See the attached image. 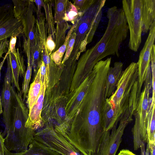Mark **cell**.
Instances as JSON below:
<instances>
[{
  "label": "cell",
  "instance_id": "obj_27",
  "mask_svg": "<svg viewBox=\"0 0 155 155\" xmlns=\"http://www.w3.org/2000/svg\"><path fill=\"white\" fill-rule=\"evenodd\" d=\"M55 11L54 16L55 23L61 22L63 21L65 14L66 0L55 1Z\"/></svg>",
  "mask_w": 155,
  "mask_h": 155
},
{
  "label": "cell",
  "instance_id": "obj_3",
  "mask_svg": "<svg viewBox=\"0 0 155 155\" xmlns=\"http://www.w3.org/2000/svg\"><path fill=\"white\" fill-rule=\"evenodd\" d=\"M137 104L130 101L121 115L118 124H115L110 130L104 131L100 138L96 154L116 155L121 142L124 132L128 124L133 120Z\"/></svg>",
  "mask_w": 155,
  "mask_h": 155
},
{
  "label": "cell",
  "instance_id": "obj_1",
  "mask_svg": "<svg viewBox=\"0 0 155 155\" xmlns=\"http://www.w3.org/2000/svg\"><path fill=\"white\" fill-rule=\"evenodd\" d=\"M111 59L101 60L95 65L96 74L82 102V116L73 120L75 130L81 139L87 141L99 140L104 131L101 114L104 99L106 79Z\"/></svg>",
  "mask_w": 155,
  "mask_h": 155
},
{
  "label": "cell",
  "instance_id": "obj_15",
  "mask_svg": "<svg viewBox=\"0 0 155 155\" xmlns=\"http://www.w3.org/2000/svg\"><path fill=\"white\" fill-rule=\"evenodd\" d=\"M28 149L19 153H12L5 148V155H62L49 147L33 140Z\"/></svg>",
  "mask_w": 155,
  "mask_h": 155
},
{
  "label": "cell",
  "instance_id": "obj_23",
  "mask_svg": "<svg viewBox=\"0 0 155 155\" xmlns=\"http://www.w3.org/2000/svg\"><path fill=\"white\" fill-rule=\"evenodd\" d=\"M78 22V21L73 25L68 31L63 44L57 51L52 52L50 55V58L51 60L58 65H60L61 63L63 55L66 49L68 41L73 31L77 26Z\"/></svg>",
  "mask_w": 155,
  "mask_h": 155
},
{
  "label": "cell",
  "instance_id": "obj_9",
  "mask_svg": "<svg viewBox=\"0 0 155 155\" xmlns=\"http://www.w3.org/2000/svg\"><path fill=\"white\" fill-rule=\"evenodd\" d=\"M36 9L32 0L25 5L22 9L14 15L15 17L20 19L23 27V35L27 39L29 45L31 59L34 49L35 35L36 18L34 14Z\"/></svg>",
  "mask_w": 155,
  "mask_h": 155
},
{
  "label": "cell",
  "instance_id": "obj_14",
  "mask_svg": "<svg viewBox=\"0 0 155 155\" xmlns=\"http://www.w3.org/2000/svg\"><path fill=\"white\" fill-rule=\"evenodd\" d=\"M123 67L122 63L116 62L112 67H110L105 85L104 96L105 100L110 97L115 91L123 71Z\"/></svg>",
  "mask_w": 155,
  "mask_h": 155
},
{
  "label": "cell",
  "instance_id": "obj_16",
  "mask_svg": "<svg viewBox=\"0 0 155 155\" xmlns=\"http://www.w3.org/2000/svg\"><path fill=\"white\" fill-rule=\"evenodd\" d=\"M142 33H147L155 21V0H142Z\"/></svg>",
  "mask_w": 155,
  "mask_h": 155
},
{
  "label": "cell",
  "instance_id": "obj_8",
  "mask_svg": "<svg viewBox=\"0 0 155 155\" xmlns=\"http://www.w3.org/2000/svg\"><path fill=\"white\" fill-rule=\"evenodd\" d=\"M155 38V21L151 25L148 36L143 47L140 52L138 66V90L137 95L140 97L143 84L144 82L147 73L150 68V54L153 46L154 45Z\"/></svg>",
  "mask_w": 155,
  "mask_h": 155
},
{
  "label": "cell",
  "instance_id": "obj_34",
  "mask_svg": "<svg viewBox=\"0 0 155 155\" xmlns=\"http://www.w3.org/2000/svg\"><path fill=\"white\" fill-rule=\"evenodd\" d=\"M9 42L7 39L0 41V59L2 57L4 53L7 52L9 46Z\"/></svg>",
  "mask_w": 155,
  "mask_h": 155
},
{
  "label": "cell",
  "instance_id": "obj_38",
  "mask_svg": "<svg viewBox=\"0 0 155 155\" xmlns=\"http://www.w3.org/2000/svg\"><path fill=\"white\" fill-rule=\"evenodd\" d=\"M117 155H136L127 149H123L120 150Z\"/></svg>",
  "mask_w": 155,
  "mask_h": 155
},
{
  "label": "cell",
  "instance_id": "obj_5",
  "mask_svg": "<svg viewBox=\"0 0 155 155\" xmlns=\"http://www.w3.org/2000/svg\"><path fill=\"white\" fill-rule=\"evenodd\" d=\"M122 4L130 32L128 47L136 52L141 42L142 0H123Z\"/></svg>",
  "mask_w": 155,
  "mask_h": 155
},
{
  "label": "cell",
  "instance_id": "obj_7",
  "mask_svg": "<svg viewBox=\"0 0 155 155\" xmlns=\"http://www.w3.org/2000/svg\"><path fill=\"white\" fill-rule=\"evenodd\" d=\"M23 34L22 21L14 16L13 5L8 4L0 6V41Z\"/></svg>",
  "mask_w": 155,
  "mask_h": 155
},
{
  "label": "cell",
  "instance_id": "obj_21",
  "mask_svg": "<svg viewBox=\"0 0 155 155\" xmlns=\"http://www.w3.org/2000/svg\"><path fill=\"white\" fill-rule=\"evenodd\" d=\"M43 46L39 37L37 29L36 26L35 35L34 49L31 63L34 69V73H37L40 66L41 60V53Z\"/></svg>",
  "mask_w": 155,
  "mask_h": 155
},
{
  "label": "cell",
  "instance_id": "obj_12",
  "mask_svg": "<svg viewBox=\"0 0 155 155\" xmlns=\"http://www.w3.org/2000/svg\"><path fill=\"white\" fill-rule=\"evenodd\" d=\"M9 52L6 59L7 66L11 71L12 83L18 91L21 92L19 78V76L24 77L26 72L24 57L18 48L15 49L12 52Z\"/></svg>",
  "mask_w": 155,
  "mask_h": 155
},
{
  "label": "cell",
  "instance_id": "obj_10",
  "mask_svg": "<svg viewBox=\"0 0 155 155\" xmlns=\"http://www.w3.org/2000/svg\"><path fill=\"white\" fill-rule=\"evenodd\" d=\"M144 83V88L141 92L134 116L135 123L138 129L141 133L146 134L147 133V117L150 103V91L152 87L150 71L147 72Z\"/></svg>",
  "mask_w": 155,
  "mask_h": 155
},
{
  "label": "cell",
  "instance_id": "obj_2",
  "mask_svg": "<svg viewBox=\"0 0 155 155\" xmlns=\"http://www.w3.org/2000/svg\"><path fill=\"white\" fill-rule=\"evenodd\" d=\"M12 107L11 120L7 131L2 134L5 145L10 151L16 153L27 150L34 140L35 130L25 127L29 111L24 103L21 92L17 91L12 84Z\"/></svg>",
  "mask_w": 155,
  "mask_h": 155
},
{
  "label": "cell",
  "instance_id": "obj_20",
  "mask_svg": "<svg viewBox=\"0 0 155 155\" xmlns=\"http://www.w3.org/2000/svg\"><path fill=\"white\" fill-rule=\"evenodd\" d=\"M41 86L39 70L38 69L34 81L30 85L27 96V103L29 110L37 100L40 92Z\"/></svg>",
  "mask_w": 155,
  "mask_h": 155
},
{
  "label": "cell",
  "instance_id": "obj_37",
  "mask_svg": "<svg viewBox=\"0 0 155 155\" xmlns=\"http://www.w3.org/2000/svg\"><path fill=\"white\" fill-rule=\"evenodd\" d=\"M9 52L8 51L7 52H6L5 56L3 58V60L2 61V62L0 63V75H1V71L2 69V66L3 65V64L6 59L7 56ZM3 112V109L2 107V104L1 103V98L0 96V115Z\"/></svg>",
  "mask_w": 155,
  "mask_h": 155
},
{
  "label": "cell",
  "instance_id": "obj_4",
  "mask_svg": "<svg viewBox=\"0 0 155 155\" xmlns=\"http://www.w3.org/2000/svg\"><path fill=\"white\" fill-rule=\"evenodd\" d=\"M138 77L137 64L131 62L123 71L114 93L105 100L120 115L122 114L128 105L131 91Z\"/></svg>",
  "mask_w": 155,
  "mask_h": 155
},
{
  "label": "cell",
  "instance_id": "obj_18",
  "mask_svg": "<svg viewBox=\"0 0 155 155\" xmlns=\"http://www.w3.org/2000/svg\"><path fill=\"white\" fill-rule=\"evenodd\" d=\"M23 47L28 60L27 69L24 77L21 91V93L24 101L28 96L29 90V84L31 75L32 67L31 63L29 43L27 39L25 38H23Z\"/></svg>",
  "mask_w": 155,
  "mask_h": 155
},
{
  "label": "cell",
  "instance_id": "obj_33",
  "mask_svg": "<svg viewBox=\"0 0 155 155\" xmlns=\"http://www.w3.org/2000/svg\"><path fill=\"white\" fill-rule=\"evenodd\" d=\"M46 46L48 53L50 55L55 47V41L53 40L51 36L48 35L46 41Z\"/></svg>",
  "mask_w": 155,
  "mask_h": 155
},
{
  "label": "cell",
  "instance_id": "obj_17",
  "mask_svg": "<svg viewBox=\"0 0 155 155\" xmlns=\"http://www.w3.org/2000/svg\"><path fill=\"white\" fill-rule=\"evenodd\" d=\"M120 118L110 104L105 100L102 108L101 122L104 131L110 130L115 124H118Z\"/></svg>",
  "mask_w": 155,
  "mask_h": 155
},
{
  "label": "cell",
  "instance_id": "obj_41",
  "mask_svg": "<svg viewBox=\"0 0 155 155\" xmlns=\"http://www.w3.org/2000/svg\"><path fill=\"white\" fill-rule=\"evenodd\" d=\"M145 143L142 141L140 146L141 155H145Z\"/></svg>",
  "mask_w": 155,
  "mask_h": 155
},
{
  "label": "cell",
  "instance_id": "obj_28",
  "mask_svg": "<svg viewBox=\"0 0 155 155\" xmlns=\"http://www.w3.org/2000/svg\"><path fill=\"white\" fill-rule=\"evenodd\" d=\"M150 66L151 74V84L152 88V101H155V47L154 45L152 46L150 54Z\"/></svg>",
  "mask_w": 155,
  "mask_h": 155
},
{
  "label": "cell",
  "instance_id": "obj_6",
  "mask_svg": "<svg viewBox=\"0 0 155 155\" xmlns=\"http://www.w3.org/2000/svg\"><path fill=\"white\" fill-rule=\"evenodd\" d=\"M34 140L62 155H83L51 125L36 132Z\"/></svg>",
  "mask_w": 155,
  "mask_h": 155
},
{
  "label": "cell",
  "instance_id": "obj_29",
  "mask_svg": "<svg viewBox=\"0 0 155 155\" xmlns=\"http://www.w3.org/2000/svg\"><path fill=\"white\" fill-rule=\"evenodd\" d=\"M96 0H75L74 3L78 12L83 15Z\"/></svg>",
  "mask_w": 155,
  "mask_h": 155
},
{
  "label": "cell",
  "instance_id": "obj_35",
  "mask_svg": "<svg viewBox=\"0 0 155 155\" xmlns=\"http://www.w3.org/2000/svg\"><path fill=\"white\" fill-rule=\"evenodd\" d=\"M17 36L16 35H12L10 37L9 42L8 51L9 52H12L15 49V45L17 41Z\"/></svg>",
  "mask_w": 155,
  "mask_h": 155
},
{
  "label": "cell",
  "instance_id": "obj_30",
  "mask_svg": "<svg viewBox=\"0 0 155 155\" xmlns=\"http://www.w3.org/2000/svg\"><path fill=\"white\" fill-rule=\"evenodd\" d=\"M76 37V34L75 32H73L68 41L64 56L61 62L62 64L64 63L70 57L73 49Z\"/></svg>",
  "mask_w": 155,
  "mask_h": 155
},
{
  "label": "cell",
  "instance_id": "obj_22",
  "mask_svg": "<svg viewBox=\"0 0 155 155\" xmlns=\"http://www.w3.org/2000/svg\"><path fill=\"white\" fill-rule=\"evenodd\" d=\"M50 1H44L43 8L45 12L46 22L48 35L51 36L53 40H55L56 31L54 28V20L53 16L51 3Z\"/></svg>",
  "mask_w": 155,
  "mask_h": 155
},
{
  "label": "cell",
  "instance_id": "obj_26",
  "mask_svg": "<svg viewBox=\"0 0 155 155\" xmlns=\"http://www.w3.org/2000/svg\"><path fill=\"white\" fill-rule=\"evenodd\" d=\"M36 26L41 41L43 46V49L46 46V41L47 38L48 29L45 18L43 14L41 13L37 15Z\"/></svg>",
  "mask_w": 155,
  "mask_h": 155
},
{
  "label": "cell",
  "instance_id": "obj_36",
  "mask_svg": "<svg viewBox=\"0 0 155 155\" xmlns=\"http://www.w3.org/2000/svg\"><path fill=\"white\" fill-rule=\"evenodd\" d=\"M33 2L35 3L37 6L36 13L37 15H40L41 13V11L42 7H43L44 1L43 0H32Z\"/></svg>",
  "mask_w": 155,
  "mask_h": 155
},
{
  "label": "cell",
  "instance_id": "obj_24",
  "mask_svg": "<svg viewBox=\"0 0 155 155\" xmlns=\"http://www.w3.org/2000/svg\"><path fill=\"white\" fill-rule=\"evenodd\" d=\"M56 24L55 47L53 52L57 51L63 44L66 38V31L71 26L65 21Z\"/></svg>",
  "mask_w": 155,
  "mask_h": 155
},
{
  "label": "cell",
  "instance_id": "obj_42",
  "mask_svg": "<svg viewBox=\"0 0 155 155\" xmlns=\"http://www.w3.org/2000/svg\"><path fill=\"white\" fill-rule=\"evenodd\" d=\"M97 155V154H95V155Z\"/></svg>",
  "mask_w": 155,
  "mask_h": 155
},
{
  "label": "cell",
  "instance_id": "obj_13",
  "mask_svg": "<svg viewBox=\"0 0 155 155\" xmlns=\"http://www.w3.org/2000/svg\"><path fill=\"white\" fill-rule=\"evenodd\" d=\"M46 87L45 82L41 84L39 95L31 108L29 110L28 117L25 124L26 127H29L36 130L44 125L41 115Z\"/></svg>",
  "mask_w": 155,
  "mask_h": 155
},
{
  "label": "cell",
  "instance_id": "obj_40",
  "mask_svg": "<svg viewBox=\"0 0 155 155\" xmlns=\"http://www.w3.org/2000/svg\"><path fill=\"white\" fill-rule=\"evenodd\" d=\"M148 144L150 155H155V143L152 144Z\"/></svg>",
  "mask_w": 155,
  "mask_h": 155
},
{
  "label": "cell",
  "instance_id": "obj_31",
  "mask_svg": "<svg viewBox=\"0 0 155 155\" xmlns=\"http://www.w3.org/2000/svg\"><path fill=\"white\" fill-rule=\"evenodd\" d=\"M41 60L43 62L46 68L47 76L48 81L49 80V67L51 59L46 46L42 51Z\"/></svg>",
  "mask_w": 155,
  "mask_h": 155
},
{
  "label": "cell",
  "instance_id": "obj_19",
  "mask_svg": "<svg viewBox=\"0 0 155 155\" xmlns=\"http://www.w3.org/2000/svg\"><path fill=\"white\" fill-rule=\"evenodd\" d=\"M149 109L147 117V130L149 144L155 143V102L150 98Z\"/></svg>",
  "mask_w": 155,
  "mask_h": 155
},
{
  "label": "cell",
  "instance_id": "obj_32",
  "mask_svg": "<svg viewBox=\"0 0 155 155\" xmlns=\"http://www.w3.org/2000/svg\"><path fill=\"white\" fill-rule=\"evenodd\" d=\"M38 69L40 71L41 84L45 82L46 86H47L48 81L47 76L46 68L45 64L42 60Z\"/></svg>",
  "mask_w": 155,
  "mask_h": 155
},
{
  "label": "cell",
  "instance_id": "obj_11",
  "mask_svg": "<svg viewBox=\"0 0 155 155\" xmlns=\"http://www.w3.org/2000/svg\"><path fill=\"white\" fill-rule=\"evenodd\" d=\"M5 76L2 92L1 103L3 107V122L5 130L3 134L8 130L11 123L12 108V80L10 70L7 66Z\"/></svg>",
  "mask_w": 155,
  "mask_h": 155
},
{
  "label": "cell",
  "instance_id": "obj_39",
  "mask_svg": "<svg viewBox=\"0 0 155 155\" xmlns=\"http://www.w3.org/2000/svg\"><path fill=\"white\" fill-rule=\"evenodd\" d=\"M57 113L58 115L61 118L64 117L65 115V110L62 107H60L58 108Z\"/></svg>",
  "mask_w": 155,
  "mask_h": 155
},
{
  "label": "cell",
  "instance_id": "obj_25",
  "mask_svg": "<svg viewBox=\"0 0 155 155\" xmlns=\"http://www.w3.org/2000/svg\"><path fill=\"white\" fill-rule=\"evenodd\" d=\"M82 15L73 4L68 0H66L64 21H69L74 24L78 21L79 17Z\"/></svg>",
  "mask_w": 155,
  "mask_h": 155
}]
</instances>
